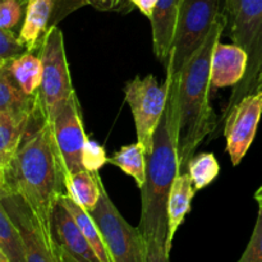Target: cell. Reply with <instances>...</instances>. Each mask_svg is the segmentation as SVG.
<instances>
[{
  "mask_svg": "<svg viewBox=\"0 0 262 262\" xmlns=\"http://www.w3.org/2000/svg\"><path fill=\"white\" fill-rule=\"evenodd\" d=\"M90 2H91V0H89V5H90Z\"/></svg>",
  "mask_w": 262,
  "mask_h": 262,
  "instance_id": "d590c367",
  "label": "cell"
},
{
  "mask_svg": "<svg viewBox=\"0 0 262 262\" xmlns=\"http://www.w3.org/2000/svg\"><path fill=\"white\" fill-rule=\"evenodd\" d=\"M101 177L99 171L82 170L66 179L67 194L86 211L96 207L101 196Z\"/></svg>",
  "mask_w": 262,
  "mask_h": 262,
  "instance_id": "d6986e66",
  "label": "cell"
},
{
  "mask_svg": "<svg viewBox=\"0 0 262 262\" xmlns=\"http://www.w3.org/2000/svg\"><path fill=\"white\" fill-rule=\"evenodd\" d=\"M223 13L212 26L199 50L177 74L178 77V155L181 173L187 170L194 151L216 130V115L210 104L211 58L215 46L227 30Z\"/></svg>",
  "mask_w": 262,
  "mask_h": 262,
  "instance_id": "7a4b0ae2",
  "label": "cell"
},
{
  "mask_svg": "<svg viewBox=\"0 0 262 262\" xmlns=\"http://www.w3.org/2000/svg\"><path fill=\"white\" fill-rule=\"evenodd\" d=\"M0 206L4 207L22 234L27 262H60L54 234L43 229L35 212L19 194H0Z\"/></svg>",
  "mask_w": 262,
  "mask_h": 262,
  "instance_id": "30bf717a",
  "label": "cell"
},
{
  "mask_svg": "<svg viewBox=\"0 0 262 262\" xmlns=\"http://www.w3.org/2000/svg\"><path fill=\"white\" fill-rule=\"evenodd\" d=\"M132 7H136L143 15L151 19L154 14V10H155L156 4H158V0H127Z\"/></svg>",
  "mask_w": 262,
  "mask_h": 262,
  "instance_id": "f546056e",
  "label": "cell"
},
{
  "mask_svg": "<svg viewBox=\"0 0 262 262\" xmlns=\"http://www.w3.org/2000/svg\"><path fill=\"white\" fill-rule=\"evenodd\" d=\"M223 13L225 0H181L173 49L166 63L174 74H178L199 50Z\"/></svg>",
  "mask_w": 262,
  "mask_h": 262,
  "instance_id": "5b68a950",
  "label": "cell"
},
{
  "mask_svg": "<svg viewBox=\"0 0 262 262\" xmlns=\"http://www.w3.org/2000/svg\"><path fill=\"white\" fill-rule=\"evenodd\" d=\"M9 71L18 86L27 95H36L42 82V61L38 54L27 51L19 58L0 64Z\"/></svg>",
  "mask_w": 262,
  "mask_h": 262,
  "instance_id": "ffe728a7",
  "label": "cell"
},
{
  "mask_svg": "<svg viewBox=\"0 0 262 262\" xmlns=\"http://www.w3.org/2000/svg\"><path fill=\"white\" fill-rule=\"evenodd\" d=\"M27 2H28V0H27Z\"/></svg>",
  "mask_w": 262,
  "mask_h": 262,
  "instance_id": "8d00e7d4",
  "label": "cell"
},
{
  "mask_svg": "<svg viewBox=\"0 0 262 262\" xmlns=\"http://www.w3.org/2000/svg\"><path fill=\"white\" fill-rule=\"evenodd\" d=\"M99 227L112 262H146L145 239L140 228H135L120 215L101 184V196L90 211Z\"/></svg>",
  "mask_w": 262,
  "mask_h": 262,
  "instance_id": "ba28073f",
  "label": "cell"
},
{
  "mask_svg": "<svg viewBox=\"0 0 262 262\" xmlns=\"http://www.w3.org/2000/svg\"><path fill=\"white\" fill-rule=\"evenodd\" d=\"M59 256H60V262H81L77 260V258H74L71 253H68L61 247H59Z\"/></svg>",
  "mask_w": 262,
  "mask_h": 262,
  "instance_id": "4dcf8cb0",
  "label": "cell"
},
{
  "mask_svg": "<svg viewBox=\"0 0 262 262\" xmlns=\"http://www.w3.org/2000/svg\"><path fill=\"white\" fill-rule=\"evenodd\" d=\"M227 30L233 42L248 54L246 76L233 87L223 117L247 95L257 92L262 82V0H225Z\"/></svg>",
  "mask_w": 262,
  "mask_h": 262,
  "instance_id": "277c9868",
  "label": "cell"
},
{
  "mask_svg": "<svg viewBox=\"0 0 262 262\" xmlns=\"http://www.w3.org/2000/svg\"><path fill=\"white\" fill-rule=\"evenodd\" d=\"M179 5L181 0H158V4L150 19L154 53L156 58L164 64L168 63L173 49Z\"/></svg>",
  "mask_w": 262,
  "mask_h": 262,
  "instance_id": "9a60e30c",
  "label": "cell"
},
{
  "mask_svg": "<svg viewBox=\"0 0 262 262\" xmlns=\"http://www.w3.org/2000/svg\"><path fill=\"white\" fill-rule=\"evenodd\" d=\"M107 163L118 166L127 176L135 179L140 189L145 186L146 171H147V154L140 142L120 147L112 158H107Z\"/></svg>",
  "mask_w": 262,
  "mask_h": 262,
  "instance_id": "7402d4cb",
  "label": "cell"
},
{
  "mask_svg": "<svg viewBox=\"0 0 262 262\" xmlns=\"http://www.w3.org/2000/svg\"><path fill=\"white\" fill-rule=\"evenodd\" d=\"M106 163L107 158L104 147L100 146L99 143L89 140L83 155L84 169L90 171H99Z\"/></svg>",
  "mask_w": 262,
  "mask_h": 262,
  "instance_id": "83f0119b",
  "label": "cell"
},
{
  "mask_svg": "<svg viewBox=\"0 0 262 262\" xmlns=\"http://www.w3.org/2000/svg\"><path fill=\"white\" fill-rule=\"evenodd\" d=\"M0 256L9 262H27L26 246L22 234L0 206Z\"/></svg>",
  "mask_w": 262,
  "mask_h": 262,
  "instance_id": "603a6c76",
  "label": "cell"
},
{
  "mask_svg": "<svg viewBox=\"0 0 262 262\" xmlns=\"http://www.w3.org/2000/svg\"><path fill=\"white\" fill-rule=\"evenodd\" d=\"M50 123L64 179L84 170L83 155L89 138L84 132L81 104L76 94L72 95Z\"/></svg>",
  "mask_w": 262,
  "mask_h": 262,
  "instance_id": "9c48e42d",
  "label": "cell"
},
{
  "mask_svg": "<svg viewBox=\"0 0 262 262\" xmlns=\"http://www.w3.org/2000/svg\"><path fill=\"white\" fill-rule=\"evenodd\" d=\"M37 107V94L27 95L10 76L5 67L0 66V112L15 117H31Z\"/></svg>",
  "mask_w": 262,
  "mask_h": 262,
  "instance_id": "e0dca14e",
  "label": "cell"
},
{
  "mask_svg": "<svg viewBox=\"0 0 262 262\" xmlns=\"http://www.w3.org/2000/svg\"><path fill=\"white\" fill-rule=\"evenodd\" d=\"M255 199H256V201H257V202L262 201V186L257 189V192L255 193Z\"/></svg>",
  "mask_w": 262,
  "mask_h": 262,
  "instance_id": "1f68e13d",
  "label": "cell"
},
{
  "mask_svg": "<svg viewBox=\"0 0 262 262\" xmlns=\"http://www.w3.org/2000/svg\"><path fill=\"white\" fill-rule=\"evenodd\" d=\"M238 262H262V201L258 202V216L252 237Z\"/></svg>",
  "mask_w": 262,
  "mask_h": 262,
  "instance_id": "4316f807",
  "label": "cell"
},
{
  "mask_svg": "<svg viewBox=\"0 0 262 262\" xmlns=\"http://www.w3.org/2000/svg\"><path fill=\"white\" fill-rule=\"evenodd\" d=\"M0 262H9V261H8L5 257H3V256H0Z\"/></svg>",
  "mask_w": 262,
  "mask_h": 262,
  "instance_id": "d6a6232c",
  "label": "cell"
},
{
  "mask_svg": "<svg viewBox=\"0 0 262 262\" xmlns=\"http://www.w3.org/2000/svg\"><path fill=\"white\" fill-rule=\"evenodd\" d=\"M22 2H23V3H26V4H27V0H22Z\"/></svg>",
  "mask_w": 262,
  "mask_h": 262,
  "instance_id": "836d02e7",
  "label": "cell"
},
{
  "mask_svg": "<svg viewBox=\"0 0 262 262\" xmlns=\"http://www.w3.org/2000/svg\"><path fill=\"white\" fill-rule=\"evenodd\" d=\"M37 54L42 61V82L37 92L38 106L46 120L51 122L72 95L76 94L67 60L63 32L58 26L49 31Z\"/></svg>",
  "mask_w": 262,
  "mask_h": 262,
  "instance_id": "8992f818",
  "label": "cell"
},
{
  "mask_svg": "<svg viewBox=\"0 0 262 262\" xmlns=\"http://www.w3.org/2000/svg\"><path fill=\"white\" fill-rule=\"evenodd\" d=\"M53 234L59 247L78 261L101 262L71 212L59 202L53 212Z\"/></svg>",
  "mask_w": 262,
  "mask_h": 262,
  "instance_id": "5bb4252c",
  "label": "cell"
},
{
  "mask_svg": "<svg viewBox=\"0 0 262 262\" xmlns=\"http://www.w3.org/2000/svg\"><path fill=\"white\" fill-rule=\"evenodd\" d=\"M187 171L193 181V186L196 191L204 189L210 186L217 178L220 171L219 163L214 154L201 152L193 155L187 165Z\"/></svg>",
  "mask_w": 262,
  "mask_h": 262,
  "instance_id": "cb8c5ba5",
  "label": "cell"
},
{
  "mask_svg": "<svg viewBox=\"0 0 262 262\" xmlns=\"http://www.w3.org/2000/svg\"><path fill=\"white\" fill-rule=\"evenodd\" d=\"M26 5L22 0H0V28L14 31L25 18Z\"/></svg>",
  "mask_w": 262,
  "mask_h": 262,
  "instance_id": "484cf974",
  "label": "cell"
},
{
  "mask_svg": "<svg viewBox=\"0 0 262 262\" xmlns=\"http://www.w3.org/2000/svg\"><path fill=\"white\" fill-rule=\"evenodd\" d=\"M191 176L188 171L181 173L174 181L168 197V222L169 233L166 239V248L170 253L173 247V241L179 227L183 224L187 214L191 211V204L196 194Z\"/></svg>",
  "mask_w": 262,
  "mask_h": 262,
  "instance_id": "2e32d148",
  "label": "cell"
},
{
  "mask_svg": "<svg viewBox=\"0 0 262 262\" xmlns=\"http://www.w3.org/2000/svg\"><path fill=\"white\" fill-rule=\"evenodd\" d=\"M170 74L168 72L163 84L159 83L152 74L137 76L124 84L123 91L135 120L137 142L145 147L146 154H150L152 150L154 136L168 104Z\"/></svg>",
  "mask_w": 262,
  "mask_h": 262,
  "instance_id": "52a82bcc",
  "label": "cell"
},
{
  "mask_svg": "<svg viewBox=\"0 0 262 262\" xmlns=\"http://www.w3.org/2000/svg\"><path fill=\"white\" fill-rule=\"evenodd\" d=\"M260 90H262V82H261V86H260ZM260 90H258V91H260Z\"/></svg>",
  "mask_w": 262,
  "mask_h": 262,
  "instance_id": "e575fe53",
  "label": "cell"
},
{
  "mask_svg": "<svg viewBox=\"0 0 262 262\" xmlns=\"http://www.w3.org/2000/svg\"><path fill=\"white\" fill-rule=\"evenodd\" d=\"M27 51V48L14 31L0 28V64L14 60Z\"/></svg>",
  "mask_w": 262,
  "mask_h": 262,
  "instance_id": "d4e9b609",
  "label": "cell"
},
{
  "mask_svg": "<svg viewBox=\"0 0 262 262\" xmlns=\"http://www.w3.org/2000/svg\"><path fill=\"white\" fill-rule=\"evenodd\" d=\"M31 117H15L0 112V173L7 170L17 155Z\"/></svg>",
  "mask_w": 262,
  "mask_h": 262,
  "instance_id": "ac0fdd59",
  "label": "cell"
},
{
  "mask_svg": "<svg viewBox=\"0 0 262 262\" xmlns=\"http://www.w3.org/2000/svg\"><path fill=\"white\" fill-rule=\"evenodd\" d=\"M58 202L63 205V206L71 212L72 216L74 217V220H76L77 224H78L81 232L83 233L86 239L89 241L91 247L94 248V251L96 252L100 261L112 262L106 246H105L104 239H102L101 233H100L99 227H97V224L95 223L91 214H90L89 211H86L84 209H82L79 205H77L67 193L61 194L60 199L58 200Z\"/></svg>",
  "mask_w": 262,
  "mask_h": 262,
  "instance_id": "44dd1931",
  "label": "cell"
},
{
  "mask_svg": "<svg viewBox=\"0 0 262 262\" xmlns=\"http://www.w3.org/2000/svg\"><path fill=\"white\" fill-rule=\"evenodd\" d=\"M262 117V90L243 97L223 117V135L234 166L239 165L250 150Z\"/></svg>",
  "mask_w": 262,
  "mask_h": 262,
  "instance_id": "8fae6325",
  "label": "cell"
},
{
  "mask_svg": "<svg viewBox=\"0 0 262 262\" xmlns=\"http://www.w3.org/2000/svg\"><path fill=\"white\" fill-rule=\"evenodd\" d=\"M4 193L19 194L43 229L53 234V212L61 194L67 193L66 179L51 123L43 117L38 100L17 155L0 173V194Z\"/></svg>",
  "mask_w": 262,
  "mask_h": 262,
  "instance_id": "6da1fadb",
  "label": "cell"
},
{
  "mask_svg": "<svg viewBox=\"0 0 262 262\" xmlns=\"http://www.w3.org/2000/svg\"><path fill=\"white\" fill-rule=\"evenodd\" d=\"M90 5L102 12H123L127 8L124 0H91Z\"/></svg>",
  "mask_w": 262,
  "mask_h": 262,
  "instance_id": "f1b7e54d",
  "label": "cell"
},
{
  "mask_svg": "<svg viewBox=\"0 0 262 262\" xmlns=\"http://www.w3.org/2000/svg\"><path fill=\"white\" fill-rule=\"evenodd\" d=\"M248 54L237 43L217 42L211 58V89L234 87L245 78Z\"/></svg>",
  "mask_w": 262,
  "mask_h": 262,
  "instance_id": "4fadbf2b",
  "label": "cell"
},
{
  "mask_svg": "<svg viewBox=\"0 0 262 262\" xmlns=\"http://www.w3.org/2000/svg\"><path fill=\"white\" fill-rule=\"evenodd\" d=\"M84 5H89V0H28L18 32L19 40L28 51L38 53L49 31Z\"/></svg>",
  "mask_w": 262,
  "mask_h": 262,
  "instance_id": "7c38bea8",
  "label": "cell"
},
{
  "mask_svg": "<svg viewBox=\"0 0 262 262\" xmlns=\"http://www.w3.org/2000/svg\"><path fill=\"white\" fill-rule=\"evenodd\" d=\"M169 99L161 122L154 136L152 150L147 154L145 186L141 189L140 228L143 235L169 233L168 197L181 174L178 155V77L169 64Z\"/></svg>",
  "mask_w": 262,
  "mask_h": 262,
  "instance_id": "3957f363",
  "label": "cell"
}]
</instances>
